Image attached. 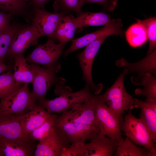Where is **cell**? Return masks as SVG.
Listing matches in <instances>:
<instances>
[{
  "mask_svg": "<svg viewBox=\"0 0 156 156\" xmlns=\"http://www.w3.org/2000/svg\"><path fill=\"white\" fill-rule=\"evenodd\" d=\"M97 98L93 95L85 102L75 104L58 116L57 127L72 146L80 148L86 140L99 133L95 116Z\"/></svg>",
  "mask_w": 156,
  "mask_h": 156,
  "instance_id": "obj_1",
  "label": "cell"
},
{
  "mask_svg": "<svg viewBox=\"0 0 156 156\" xmlns=\"http://www.w3.org/2000/svg\"><path fill=\"white\" fill-rule=\"evenodd\" d=\"M127 74L124 70L113 85L105 93L98 96L120 120L125 111L134 108V99L127 92L124 86V78Z\"/></svg>",
  "mask_w": 156,
  "mask_h": 156,
  "instance_id": "obj_2",
  "label": "cell"
},
{
  "mask_svg": "<svg viewBox=\"0 0 156 156\" xmlns=\"http://www.w3.org/2000/svg\"><path fill=\"white\" fill-rule=\"evenodd\" d=\"M120 130L134 143L146 148L151 156H156L155 145L146 127L140 118L135 117L131 110L119 121Z\"/></svg>",
  "mask_w": 156,
  "mask_h": 156,
  "instance_id": "obj_3",
  "label": "cell"
},
{
  "mask_svg": "<svg viewBox=\"0 0 156 156\" xmlns=\"http://www.w3.org/2000/svg\"><path fill=\"white\" fill-rule=\"evenodd\" d=\"M30 65L33 73L31 97L34 102L40 103L46 99V94L51 86L55 84L60 86L64 81L55 75L60 67L45 69L36 64H31Z\"/></svg>",
  "mask_w": 156,
  "mask_h": 156,
  "instance_id": "obj_4",
  "label": "cell"
},
{
  "mask_svg": "<svg viewBox=\"0 0 156 156\" xmlns=\"http://www.w3.org/2000/svg\"><path fill=\"white\" fill-rule=\"evenodd\" d=\"M95 122L99 133L119 141L122 137L119 119L109 109L101 99L97 97L95 106Z\"/></svg>",
  "mask_w": 156,
  "mask_h": 156,
  "instance_id": "obj_5",
  "label": "cell"
},
{
  "mask_svg": "<svg viewBox=\"0 0 156 156\" xmlns=\"http://www.w3.org/2000/svg\"><path fill=\"white\" fill-rule=\"evenodd\" d=\"M18 89L1 99L0 114L22 115L28 112L35 102L28 88L25 83Z\"/></svg>",
  "mask_w": 156,
  "mask_h": 156,
  "instance_id": "obj_6",
  "label": "cell"
},
{
  "mask_svg": "<svg viewBox=\"0 0 156 156\" xmlns=\"http://www.w3.org/2000/svg\"><path fill=\"white\" fill-rule=\"evenodd\" d=\"M90 90V86L87 84L83 89L79 91L64 92L56 98L50 100L45 99L38 103L51 113H62L70 109L75 104L84 102L89 99L93 95Z\"/></svg>",
  "mask_w": 156,
  "mask_h": 156,
  "instance_id": "obj_7",
  "label": "cell"
},
{
  "mask_svg": "<svg viewBox=\"0 0 156 156\" xmlns=\"http://www.w3.org/2000/svg\"><path fill=\"white\" fill-rule=\"evenodd\" d=\"M63 48L60 43L56 44L54 39L49 38L45 43L38 45L25 58L27 62L41 64L47 68L60 67L57 62Z\"/></svg>",
  "mask_w": 156,
  "mask_h": 156,
  "instance_id": "obj_8",
  "label": "cell"
},
{
  "mask_svg": "<svg viewBox=\"0 0 156 156\" xmlns=\"http://www.w3.org/2000/svg\"><path fill=\"white\" fill-rule=\"evenodd\" d=\"M71 144L56 125L49 134L39 142L33 155L34 156H60L63 150Z\"/></svg>",
  "mask_w": 156,
  "mask_h": 156,
  "instance_id": "obj_9",
  "label": "cell"
},
{
  "mask_svg": "<svg viewBox=\"0 0 156 156\" xmlns=\"http://www.w3.org/2000/svg\"><path fill=\"white\" fill-rule=\"evenodd\" d=\"M107 37L105 36H102L92 42L86 46L83 51L77 55L82 70L83 79L96 94L100 93L102 86L96 85L94 83L92 77V68L95 56Z\"/></svg>",
  "mask_w": 156,
  "mask_h": 156,
  "instance_id": "obj_10",
  "label": "cell"
},
{
  "mask_svg": "<svg viewBox=\"0 0 156 156\" xmlns=\"http://www.w3.org/2000/svg\"><path fill=\"white\" fill-rule=\"evenodd\" d=\"M42 36L32 25L23 26L15 34L11 41L6 56L14 58L23 53L29 47L38 44Z\"/></svg>",
  "mask_w": 156,
  "mask_h": 156,
  "instance_id": "obj_11",
  "label": "cell"
},
{
  "mask_svg": "<svg viewBox=\"0 0 156 156\" xmlns=\"http://www.w3.org/2000/svg\"><path fill=\"white\" fill-rule=\"evenodd\" d=\"M123 26L122 21L119 18L113 19L109 24L92 33L86 34L81 37L73 39L69 48L65 52L64 57L80 48L86 46L101 36H108L113 35L123 36L124 31L122 29Z\"/></svg>",
  "mask_w": 156,
  "mask_h": 156,
  "instance_id": "obj_12",
  "label": "cell"
},
{
  "mask_svg": "<svg viewBox=\"0 0 156 156\" xmlns=\"http://www.w3.org/2000/svg\"><path fill=\"white\" fill-rule=\"evenodd\" d=\"M83 144L79 150L78 156H112L115 151L118 140L108 138L99 133Z\"/></svg>",
  "mask_w": 156,
  "mask_h": 156,
  "instance_id": "obj_13",
  "label": "cell"
},
{
  "mask_svg": "<svg viewBox=\"0 0 156 156\" xmlns=\"http://www.w3.org/2000/svg\"><path fill=\"white\" fill-rule=\"evenodd\" d=\"M34 13L32 25L42 36H46L49 38L55 39V33L57 24L65 14L49 12L44 8L34 9Z\"/></svg>",
  "mask_w": 156,
  "mask_h": 156,
  "instance_id": "obj_14",
  "label": "cell"
},
{
  "mask_svg": "<svg viewBox=\"0 0 156 156\" xmlns=\"http://www.w3.org/2000/svg\"><path fill=\"white\" fill-rule=\"evenodd\" d=\"M24 115L0 114V138L31 140L22 128L21 121Z\"/></svg>",
  "mask_w": 156,
  "mask_h": 156,
  "instance_id": "obj_15",
  "label": "cell"
},
{
  "mask_svg": "<svg viewBox=\"0 0 156 156\" xmlns=\"http://www.w3.org/2000/svg\"><path fill=\"white\" fill-rule=\"evenodd\" d=\"M31 141L0 138V156H32L36 148Z\"/></svg>",
  "mask_w": 156,
  "mask_h": 156,
  "instance_id": "obj_16",
  "label": "cell"
},
{
  "mask_svg": "<svg viewBox=\"0 0 156 156\" xmlns=\"http://www.w3.org/2000/svg\"><path fill=\"white\" fill-rule=\"evenodd\" d=\"M51 114L41 104L34 103L21 120V126L25 134L28 137V134L42 124Z\"/></svg>",
  "mask_w": 156,
  "mask_h": 156,
  "instance_id": "obj_17",
  "label": "cell"
},
{
  "mask_svg": "<svg viewBox=\"0 0 156 156\" xmlns=\"http://www.w3.org/2000/svg\"><path fill=\"white\" fill-rule=\"evenodd\" d=\"M116 64L118 67L124 68L127 74L136 72L141 78L145 73L150 72L156 76V49L138 62L130 63L122 58L116 62Z\"/></svg>",
  "mask_w": 156,
  "mask_h": 156,
  "instance_id": "obj_18",
  "label": "cell"
},
{
  "mask_svg": "<svg viewBox=\"0 0 156 156\" xmlns=\"http://www.w3.org/2000/svg\"><path fill=\"white\" fill-rule=\"evenodd\" d=\"M76 28L90 26L106 25L113 19L110 15L104 12H81L75 17L70 15Z\"/></svg>",
  "mask_w": 156,
  "mask_h": 156,
  "instance_id": "obj_19",
  "label": "cell"
},
{
  "mask_svg": "<svg viewBox=\"0 0 156 156\" xmlns=\"http://www.w3.org/2000/svg\"><path fill=\"white\" fill-rule=\"evenodd\" d=\"M134 108L141 110L140 118L142 121L155 143L156 142V112L145 101L134 99Z\"/></svg>",
  "mask_w": 156,
  "mask_h": 156,
  "instance_id": "obj_20",
  "label": "cell"
},
{
  "mask_svg": "<svg viewBox=\"0 0 156 156\" xmlns=\"http://www.w3.org/2000/svg\"><path fill=\"white\" fill-rule=\"evenodd\" d=\"M14 64L13 67L14 78L20 84L31 83L33 78V73L31 67L27 63L23 54L14 58Z\"/></svg>",
  "mask_w": 156,
  "mask_h": 156,
  "instance_id": "obj_21",
  "label": "cell"
},
{
  "mask_svg": "<svg viewBox=\"0 0 156 156\" xmlns=\"http://www.w3.org/2000/svg\"><path fill=\"white\" fill-rule=\"evenodd\" d=\"M76 28L70 15L63 16L57 24L55 35V39L64 47L68 42L73 39Z\"/></svg>",
  "mask_w": 156,
  "mask_h": 156,
  "instance_id": "obj_22",
  "label": "cell"
},
{
  "mask_svg": "<svg viewBox=\"0 0 156 156\" xmlns=\"http://www.w3.org/2000/svg\"><path fill=\"white\" fill-rule=\"evenodd\" d=\"M115 156H151L147 149L136 146L127 137L118 141Z\"/></svg>",
  "mask_w": 156,
  "mask_h": 156,
  "instance_id": "obj_23",
  "label": "cell"
},
{
  "mask_svg": "<svg viewBox=\"0 0 156 156\" xmlns=\"http://www.w3.org/2000/svg\"><path fill=\"white\" fill-rule=\"evenodd\" d=\"M125 35L129 44L134 47L143 45L148 40L144 27L138 22L130 26L126 31Z\"/></svg>",
  "mask_w": 156,
  "mask_h": 156,
  "instance_id": "obj_24",
  "label": "cell"
},
{
  "mask_svg": "<svg viewBox=\"0 0 156 156\" xmlns=\"http://www.w3.org/2000/svg\"><path fill=\"white\" fill-rule=\"evenodd\" d=\"M156 76L150 72L145 73L141 78L140 85L143 87L142 89H138L135 90L136 95H140L146 99L156 100Z\"/></svg>",
  "mask_w": 156,
  "mask_h": 156,
  "instance_id": "obj_25",
  "label": "cell"
},
{
  "mask_svg": "<svg viewBox=\"0 0 156 156\" xmlns=\"http://www.w3.org/2000/svg\"><path fill=\"white\" fill-rule=\"evenodd\" d=\"M58 116L51 114L50 116L40 126L31 132L28 135L31 140L41 141L46 137L56 125Z\"/></svg>",
  "mask_w": 156,
  "mask_h": 156,
  "instance_id": "obj_26",
  "label": "cell"
},
{
  "mask_svg": "<svg viewBox=\"0 0 156 156\" xmlns=\"http://www.w3.org/2000/svg\"><path fill=\"white\" fill-rule=\"evenodd\" d=\"M25 0H0V9L11 15H27L29 5Z\"/></svg>",
  "mask_w": 156,
  "mask_h": 156,
  "instance_id": "obj_27",
  "label": "cell"
},
{
  "mask_svg": "<svg viewBox=\"0 0 156 156\" xmlns=\"http://www.w3.org/2000/svg\"><path fill=\"white\" fill-rule=\"evenodd\" d=\"M21 85L16 82L10 69L0 75V99L18 89L21 87Z\"/></svg>",
  "mask_w": 156,
  "mask_h": 156,
  "instance_id": "obj_28",
  "label": "cell"
},
{
  "mask_svg": "<svg viewBox=\"0 0 156 156\" xmlns=\"http://www.w3.org/2000/svg\"><path fill=\"white\" fill-rule=\"evenodd\" d=\"M23 26L12 24L0 34V62L3 63L12 39L16 33Z\"/></svg>",
  "mask_w": 156,
  "mask_h": 156,
  "instance_id": "obj_29",
  "label": "cell"
},
{
  "mask_svg": "<svg viewBox=\"0 0 156 156\" xmlns=\"http://www.w3.org/2000/svg\"><path fill=\"white\" fill-rule=\"evenodd\" d=\"M83 0H56L53 6L56 12L65 14L69 11L74 12L77 15L81 12Z\"/></svg>",
  "mask_w": 156,
  "mask_h": 156,
  "instance_id": "obj_30",
  "label": "cell"
},
{
  "mask_svg": "<svg viewBox=\"0 0 156 156\" xmlns=\"http://www.w3.org/2000/svg\"><path fill=\"white\" fill-rule=\"evenodd\" d=\"M135 18L137 22L142 24L146 29L149 42L148 55L156 48V18L152 17L143 20Z\"/></svg>",
  "mask_w": 156,
  "mask_h": 156,
  "instance_id": "obj_31",
  "label": "cell"
},
{
  "mask_svg": "<svg viewBox=\"0 0 156 156\" xmlns=\"http://www.w3.org/2000/svg\"><path fill=\"white\" fill-rule=\"evenodd\" d=\"M84 4L94 3L101 4L108 12L114 10L117 5L118 0H83Z\"/></svg>",
  "mask_w": 156,
  "mask_h": 156,
  "instance_id": "obj_32",
  "label": "cell"
},
{
  "mask_svg": "<svg viewBox=\"0 0 156 156\" xmlns=\"http://www.w3.org/2000/svg\"><path fill=\"white\" fill-rule=\"evenodd\" d=\"M11 18V15L9 13L0 12V34L10 26Z\"/></svg>",
  "mask_w": 156,
  "mask_h": 156,
  "instance_id": "obj_33",
  "label": "cell"
},
{
  "mask_svg": "<svg viewBox=\"0 0 156 156\" xmlns=\"http://www.w3.org/2000/svg\"><path fill=\"white\" fill-rule=\"evenodd\" d=\"M27 2H29L32 5L34 9L35 8H44L45 3L49 0H25Z\"/></svg>",
  "mask_w": 156,
  "mask_h": 156,
  "instance_id": "obj_34",
  "label": "cell"
},
{
  "mask_svg": "<svg viewBox=\"0 0 156 156\" xmlns=\"http://www.w3.org/2000/svg\"><path fill=\"white\" fill-rule=\"evenodd\" d=\"M11 66L0 62V74L10 69Z\"/></svg>",
  "mask_w": 156,
  "mask_h": 156,
  "instance_id": "obj_35",
  "label": "cell"
}]
</instances>
